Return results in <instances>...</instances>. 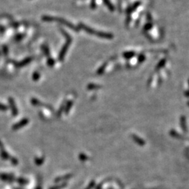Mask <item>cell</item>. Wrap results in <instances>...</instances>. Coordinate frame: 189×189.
Masks as SVG:
<instances>
[{
  "label": "cell",
  "mask_w": 189,
  "mask_h": 189,
  "mask_svg": "<svg viewBox=\"0 0 189 189\" xmlns=\"http://www.w3.org/2000/svg\"><path fill=\"white\" fill-rule=\"evenodd\" d=\"M170 135L172 136V137L175 138V139H183V137H182V135H181L180 134H179L177 132H176L174 130H171V131L170 132Z\"/></svg>",
  "instance_id": "cell-8"
},
{
  "label": "cell",
  "mask_w": 189,
  "mask_h": 189,
  "mask_svg": "<svg viewBox=\"0 0 189 189\" xmlns=\"http://www.w3.org/2000/svg\"><path fill=\"white\" fill-rule=\"evenodd\" d=\"M32 60V58L31 57H28V58L23 60V61H21V62L18 63V64H16L18 67H23V66H25L26 64H29V63L30 62V61Z\"/></svg>",
  "instance_id": "cell-9"
},
{
  "label": "cell",
  "mask_w": 189,
  "mask_h": 189,
  "mask_svg": "<svg viewBox=\"0 0 189 189\" xmlns=\"http://www.w3.org/2000/svg\"><path fill=\"white\" fill-rule=\"evenodd\" d=\"M79 156V159L81 160V161H86L87 160H88V157L86 154H80Z\"/></svg>",
  "instance_id": "cell-12"
},
{
  "label": "cell",
  "mask_w": 189,
  "mask_h": 189,
  "mask_svg": "<svg viewBox=\"0 0 189 189\" xmlns=\"http://www.w3.org/2000/svg\"><path fill=\"white\" fill-rule=\"evenodd\" d=\"M8 110V107L6 105H3V104L0 103V111H6Z\"/></svg>",
  "instance_id": "cell-15"
},
{
  "label": "cell",
  "mask_w": 189,
  "mask_h": 189,
  "mask_svg": "<svg viewBox=\"0 0 189 189\" xmlns=\"http://www.w3.org/2000/svg\"><path fill=\"white\" fill-rule=\"evenodd\" d=\"M180 124H181V127L184 132H187V126H186V119L184 116H181L180 118Z\"/></svg>",
  "instance_id": "cell-6"
},
{
  "label": "cell",
  "mask_w": 189,
  "mask_h": 189,
  "mask_svg": "<svg viewBox=\"0 0 189 189\" xmlns=\"http://www.w3.org/2000/svg\"><path fill=\"white\" fill-rule=\"evenodd\" d=\"M44 158H35V163H37V165H41L44 163Z\"/></svg>",
  "instance_id": "cell-11"
},
{
  "label": "cell",
  "mask_w": 189,
  "mask_h": 189,
  "mask_svg": "<svg viewBox=\"0 0 189 189\" xmlns=\"http://www.w3.org/2000/svg\"><path fill=\"white\" fill-rule=\"evenodd\" d=\"M39 78V74H38L37 73H35V74H34V76H33V79L36 81V80L38 79Z\"/></svg>",
  "instance_id": "cell-16"
},
{
  "label": "cell",
  "mask_w": 189,
  "mask_h": 189,
  "mask_svg": "<svg viewBox=\"0 0 189 189\" xmlns=\"http://www.w3.org/2000/svg\"><path fill=\"white\" fill-rule=\"evenodd\" d=\"M131 137H132V140L134 141L136 144H137L139 146H144L146 144V142L142 139V138L139 137V136H137V134H132L131 135Z\"/></svg>",
  "instance_id": "cell-2"
},
{
  "label": "cell",
  "mask_w": 189,
  "mask_h": 189,
  "mask_svg": "<svg viewBox=\"0 0 189 189\" xmlns=\"http://www.w3.org/2000/svg\"><path fill=\"white\" fill-rule=\"evenodd\" d=\"M134 55L133 53H126V54H125V55L126 57H130L131 55Z\"/></svg>",
  "instance_id": "cell-17"
},
{
  "label": "cell",
  "mask_w": 189,
  "mask_h": 189,
  "mask_svg": "<svg viewBox=\"0 0 189 189\" xmlns=\"http://www.w3.org/2000/svg\"><path fill=\"white\" fill-rule=\"evenodd\" d=\"M9 100V104H10V105H11L13 115L14 116H16L18 115V109H17V108L16 107V104H15L14 100H13V99L11 98H9V100Z\"/></svg>",
  "instance_id": "cell-4"
},
{
  "label": "cell",
  "mask_w": 189,
  "mask_h": 189,
  "mask_svg": "<svg viewBox=\"0 0 189 189\" xmlns=\"http://www.w3.org/2000/svg\"><path fill=\"white\" fill-rule=\"evenodd\" d=\"M188 105H189V102H188Z\"/></svg>",
  "instance_id": "cell-18"
},
{
  "label": "cell",
  "mask_w": 189,
  "mask_h": 189,
  "mask_svg": "<svg viewBox=\"0 0 189 189\" xmlns=\"http://www.w3.org/2000/svg\"><path fill=\"white\" fill-rule=\"evenodd\" d=\"M70 42H71L70 40L68 41L67 43L64 46V47H63L62 50H61V52H60V55H59L60 60H62L63 57H64V56L66 53V51H67V49H68V47H69V43H70Z\"/></svg>",
  "instance_id": "cell-5"
},
{
  "label": "cell",
  "mask_w": 189,
  "mask_h": 189,
  "mask_svg": "<svg viewBox=\"0 0 189 189\" xmlns=\"http://www.w3.org/2000/svg\"><path fill=\"white\" fill-rule=\"evenodd\" d=\"M73 105V102L69 101L68 102L67 104V106H66V108H64V111H65L66 114H68V113L69 112V111L71 109V107H72Z\"/></svg>",
  "instance_id": "cell-10"
},
{
  "label": "cell",
  "mask_w": 189,
  "mask_h": 189,
  "mask_svg": "<svg viewBox=\"0 0 189 189\" xmlns=\"http://www.w3.org/2000/svg\"><path fill=\"white\" fill-rule=\"evenodd\" d=\"M94 186H95V181L94 180H93V181L89 183V185L86 187V189H92L93 188H94Z\"/></svg>",
  "instance_id": "cell-14"
},
{
  "label": "cell",
  "mask_w": 189,
  "mask_h": 189,
  "mask_svg": "<svg viewBox=\"0 0 189 189\" xmlns=\"http://www.w3.org/2000/svg\"><path fill=\"white\" fill-rule=\"evenodd\" d=\"M66 186H67V183H62V184H60V185L55 186L52 187V188H51L50 189H62L63 188H64Z\"/></svg>",
  "instance_id": "cell-13"
},
{
  "label": "cell",
  "mask_w": 189,
  "mask_h": 189,
  "mask_svg": "<svg viewBox=\"0 0 189 189\" xmlns=\"http://www.w3.org/2000/svg\"><path fill=\"white\" fill-rule=\"evenodd\" d=\"M73 175L71 174H65L62 177H57L55 179V182H60L62 181H66V180L69 179L72 177Z\"/></svg>",
  "instance_id": "cell-7"
},
{
  "label": "cell",
  "mask_w": 189,
  "mask_h": 189,
  "mask_svg": "<svg viewBox=\"0 0 189 189\" xmlns=\"http://www.w3.org/2000/svg\"><path fill=\"white\" fill-rule=\"evenodd\" d=\"M29 121V119L28 118H24V119H22L20 121H19L18 123H17L15 124V125H13V127H12V129H13V130H19V129L22 128V127H23L24 126H25L27 125V124L28 123Z\"/></svg>",
  "instance_id": "cell-1"
},
{
  "label": "cell",
  "mask_w": 189,
  "mask_h": 189,
  "mask_svg": "<svg viewBox=\"0 0 189 189\" xmlns=\"http://www.w3.org/2000/svg\"><path fill=\"white\" fill-rule=\"evenodd\" d=\"M0 179L5 181H11L14 179V177L13 175L8 174H0Z\"/></svg>",
  "instance_id": "cell-3"
}]
</instances>
